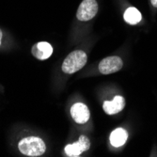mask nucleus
Listing matches in <instances>:
<instances>
[{
    "label": "nucleus",
    "instance_id": "obj_5",
    "mask_svg": "<svg viewBox=\"0 0 157 157\" xmlns=\"http://www.w3.org/2000/svg\"><path fill=\"white\" fill-rule=\"evenodd\" d=\"M90 147V139L87 136H81L77 142H75L74 144H69L65 147V152L68 156L76 157L79 156L83 151H88Z\"/></svg>",
    "mask_w": 157,
    "mask_h": 157
},
{
    "label": "nucleus",
    "instance_id": "obj_3",
    "mask_svg": "<svg viewBox=\"0 0 157 157\" xmlns=\"http://www.w3.org/2000/svg\"><path fill=\"white\" fill-rule=\"evenodd\" d=\"M98 12V4L96 0H84L79 5L76 17L79 21H90Z\"/></svg>",
    "mask_w": 157,
    "mask_h": 157
},
{
    "label": "nucleus",
    "instance_id": "obj_9",
    "mask_svg": "<svg viewBox=\"0 0 157 157\" xmlns=\"http://www.w3.org/2000/svg\"><path fill=\"white\" fill-rule=\"evenodd\" d=\"M128 135L127 132L122 128H117L110 135V143L114 147H121L125 144Z\"/></svg>",
    "mask_w": 157,
    "mask_h": 157
},
{
    "label": "nucleus",
    "instance_id": "obj_12",
    "mask_svg": "<svg viewBox=\"0 0 157 157\" xmlns=\"http://www.w3.org/2000/svg\"><path fill=\"white\" fill-rule=\"evenodd\" d=\"M2 37H3V34H2V30L0 29V45H1V40H2Z\"/></svg>",
    "mask_w": 157,
    "mask_h": 157
},
{
    "label": "nucleus",
    "instance_id": "obj_10",
    "mask_svg": "<svg viewBox=\"0 0 157 157\" xmlns=\"http://www.w3.org/2000/svg\"><path fill=\"white\" fill-rule=\"evenodd\" d=\"M123 18H124L125 22L128 24L136 25L141 21L142 16H141V13L139 12V10L136 8L130 7L125 10V12L123 14Z\"/></svg>",
    "mask_w": 157,
    "mask_h": 157
},
{
    "label": "nucleus",
    "instance_id": "obj_7",
    "mask_svg": "<svg viewBox=\"0 0 157 157\" xmlns=\"http://www.w3.org/2000/svg\"><path fill=\"white\" fill-rule=\"evenodd\" d=\"M31 53L37 59L45 60L51 56V55L53 53V48L49 42L40 41L32 46Z\"/></svg>",
    "mask_w": 157,
    "mask_h": 157
},
{
    "label": "nucleus",
    "instance_id": "obj_8",
    "mask_svg": "<svg viewBox=\"0 0 157 157\" xmlns=\"http://www.w3.org/2000/svg\"><path fill=\"white\" fill-rule=\"evenodd\" d=\"M125 106V100L122 96H116L112 101H105L103 105L105 112L108 115H114L121 112Z\"/></svg>",
    "mask_w": 157,
    "mask_h": 157
},
{
    "label": "nucleus",
    "instance_id": "obj_4",
    "mask_svg": "<svg viewBox=\"0 0 157 157\" xmlns=\"http://www.w3.org/2000/svg\"><path fill=\"white\" fill-rule=\"evenodd\" d=\"M122 65V60L119 56H108L100 62L99 71L103 75H110L119 72Z\"/></svg>",
    "mask_w": 157,
    "mask_h": 157
},
{
    "label": "nucleus",
    "instance_id": "obj_1",
    "mask_svg": "<svg viewBox=\"0 0 157 157\" xmlns=\"http://www.w3.org/2000/svg\"><path fill=\"white\" fill-rule=\"evenodd\" d=\"M18 148L24 155L31 157L40 156L46 151L44 141L37 136H27L23 138L19 142Z\"/></svg>",
    "mask_w": 157,
    "mask_h": 157
},
{
    "label": "nucleus",
    "instance_id": "obj_6",
    "mask_svg": "<svg viewBox=\"0 0 157 157\" xmlns=\"http://www.w3.org/2000/svg\"><path fill=\"white\" fill-rule=\"evenodd\" d=\"M71 115L75 122L83 124L90 120V113L87 105L82 103H77L75 104L71 108Z\"/></svg>",
    "mask_w": 157,
    "mask_h": 157
},
{
    "label": "nucleus",
    "instance_id": "obj_11",
    "mask_svg": "<svg viewBox=\"0 0 157 157\" xmlns=\"http://www.w3.org/2000/svg\"><path fill=\"white\" fill-rule=\"evenodd\" d=\"M151 5L155 8H157V0H151Z\"/></svg>",
    "mask_w": 157,
    "mask_h": 157
},
{
    "label": "nucleus",
    "instance_id": "obj_2",
    "mask_svg": "<svg viewBox=\"0 0 157 157\" xmlns=\"http://www.w3.org/2000/svg\"><path fill=\"white\" fill-rule=\"evenodd\" d=\"M88 56L82 50L70 53L62 63V71L65 74H75L81 70L87 63Z\"/></svg>",
    "mask_w": 157,
    "mask_h": 157
}]
</instances>
